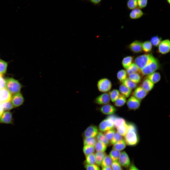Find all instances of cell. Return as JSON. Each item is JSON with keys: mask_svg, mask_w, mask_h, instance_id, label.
<instances>
[{"mask_svg": "<svg viewBox=\"0 0 170 170\" xmlns=\"http://www.w3.org/2000/svg\"><path fill=\"white\" fill-rule=\"evenodd\" d=\"M110 99L108 93H104L97 97L94 99V102L99 105H104L109 103Z\"/></svg>", "mask_w": 170, "mask_h": 170, "instance_id": "cell-7", "label": "cell"}, {"mask_svg": "<svg viewBox=\"0 0 170 170\" xmlns=\"http://www.w3.org/2000/svg\"><path fill=\"white\" fill-rule=\"evenodd\" d=\"M128 75L129 78L136 84L139 83L141 81V77L140 74L138 73H132Z\"/></svg>", "mask_w": 170, "mask_h": 170, "instance_id": "cell-30", "label": "cell"}, {"mask_svg": "<svg viewBox=\"0 0 170 170\" xmlns=\"http://www.w3.org/2000/svg\"><path fill=\"white\" fill-rule=\"evenodd\" d=\"M110 115L107 118L112 120L114 122L115 119L117 117L115 115Z\"/></svg>", "mask_w": 170, "mask_h": 170, "instance_id": "cell-53", "label": "cell"}, {"mask_svg": "<svg viewBox=\"0 0 170 170\" xmlns=\"http://www.w3.org/2000/svg\"><path fill=\"white\" fill-rule=\"evenodd\" d=\"M86 156V162L87 164H95L96 163V159L94 154L92 153Z\"/></svg>", "mask_w": 170, "mask_h": 170, "instance_id": "cell-40", "label": "cell"}, {"mask_svg": "<svg viewBox=\"0 0 170 170\" xmlns=\"http://www.w3.org/2000/svg\"><path fill=\"white\" fill-rule=\"evenodd\" d=\"M129 48L132 51L135 53H140L143 51L142 43L137 40L135 41L130 44L129 46Z\"/></svg>", "mask_w": 170, "mask_h": 170, "instance_id": "cell-17", "label": "cell"}, {"mask_svg": "<svg viewBox=\"0 0 170 170\" xmlns=\"http://www.w3.org/2000/svg\"><path fill=\"white\" fill-rule=\"evenodd\" d=\"M110 100L114 102L118 98L120 94L119 91L117 89H114L108 93Z\"/></svg>", "mask_w": 170, "mask_h": 170, "instance_id": "cell-31", "label": "cell"}, {"mask_svg": "<svg viewBox=\"0 0 170 170\" xmlns=\"http://www.w3.org/2000/svg\"><path fill=\"white\" fill-rule=\"evenodd\" d=\"M94 147L97 152H104L106 149L107 146L104 144L98 141L96 142Z\"/></svg>", "mask_w": 170, "mask_h": 170, "instance_id": "cell-32", "label": "cell"}, {"mask_svg": "<svg viewBox=\"0 0 170 170\" xmlns=\"http://www.w3.org/2000/svg\"><path fill=\"white\" fill-rule=\"evenodd\" d=\"M95 149L94 146L88 145H84L83 148V153L86 156L93 153Z\"/></svg>", "mask_w": 170, "mask_h": 170, "instance_id": "cell-35", "label": "cell"}, {"mask_svg": "<svg viewBox=\"0 0 170 170\" xmlns=\"http://www.w3.org/2000/svg\"><path fill=\"white\" fill-rule=\"evenodd\" d=\"M126 102V98L122 94H120L117 99L114 102L115 106L120 107L123 106Z\"/></svg>", "mask_w": 170, "mask_h": 170, "instance_id": "cell-25", "label": "cell"}, {"mask_svg": "<svg viewBox=\"0 0 170 170\" xmlns=\"http://www.w3.org/2000/svg\"><path fill=\"white\" fill-rule=\"evenodd\" d=\"M96 136V139L98 141L102 142L106 145L109 144V141L107 139L103 134L102 132H98Z\"/></svg>", "mask_w": 170, "mask_h": 170, "instance_id": "cell-33", "label": "cell"}, {"mask_svg": "<svg viewBox=\"0 0 170 170\" xmlns=\"http://www.w3.org/2000/svg\"></svg>", "mask_w": 170, "mask_h": 170, "instance_id": "cell-57", "label": "cell"}, {"mask_svg": "<svg viewBox=\"0 0 170 170\" xmlns=\"http://www.w3.org/2000/svg\"><path fill=\"white\" fill-rule=\"evenodd\" d=\"M143 15L142 11L137 8L132 10L130 13L129 16L132 19H136L140 18Z\"/></svg>", "mask_w": 170, "mask_h": 170, "instance_id": "cell-19", "label": "cell"}, {"mask_svg": "<svg viewBox=\"0 0 170 170\" xmlns=\"http://www.w3.org/2000/svg\"><path fill=\"white\" fill-rule=\"evenodd\" d=\"M122 139V136L117 131L115 132L113 136L110 140V143L111 144H114Z\"/></svg>", "mask_w": 170, "mask_h": 170, "instance_id": "cell-42", "label": "cell"}, {"mask_svg": "<svg viewBox=\"0 0 170 170\" xmlns=\"http://www.w3.org/2000/svg\"><path fill=\"white\" fill-rule=\"evenodd\" d=\"M127 102V106L129 108L131 109L136 110L139 107L141 101L134 96H132L128 100Z\"/></svg>", "mask_w": 170, "mask_h": 170, "instance_id": "cell-10", "label": "cell"}, {"mask_svg": "<svg viewBox=\"0 0 170 170\" xmlns=\"http://www.w3.org/2000/svg\"><path fill=\"white\" fill-rule=\"evenodd\" d=\"M115 132V130L113 129L104 132L103 134L107 139L109 141L112 139Z\"/></svg>", "mask_w": 170, "mask_h": 170, "instance_id": "cell-45", "label": "cell"}, {"mask_svg": "<svg viewBox=\"0 0 170 170\" xmlns=\"http://www.w3.org/2000/svg\"><path fill=\"white\" fill-rule=\"evenodd\" d=\"M141 87L144 90L148 92L153 88L154 84L148 79L146 78L142 82Z\"/></svg>", "mask_w": 170, "mask_h": 170, "instance_id": "cell-18", "label": "cell"}, {"mask_svg": "<svg viewBox=\"0 0 170 170\" xmlns=\"http://www.w3.org/2000/svg\"><path fill=\"white\" fill-rule=\"evenodd\" d=\"M97 142V139L95 137H85L84 139V145H90L94 146Z\"/></svg>", "mask_w": 170, "mask_h": 170, "instance_id": "cell-34", "label": "cell"}, {"mask_svg": "<svg viewBox=\"0 0 170 170\" xmlns=\"http://www.w3.org/2000/svg\"><path fill=\"white\" fill-rule=\"evenodd\" d=\"M121 166L118 161L113 162L111 167L112 170H121Z\"/></svg>", "mask_w": 170, "mask_h": 170, "instance_id": "cell-49", "label": "cell"}, {"mask_svg": "<svg viewBox=\"0 0 170 170\" xmlns=\"http://www.w3.org/2000/svg\"><path fill=\"white\" fill-rule=\"evenodd\" d=\"M12 120V114L9 111L4 112L0 116V122L6 124L11 123Z\"/></svg>", "mask_w": 170, "mask_h": 170, "instance_id": "cell-16", "label": "cell"}, {"mask_svg": "<svg viewBox=\"0 0 170 170\" xmlns=\"http://www.w3.org/2000/svg\"><path fill=\"white\" fill-rule=\"evenodd\" d=\"M5 79L2 76L0 77V90L5 88Z\"/></svg>", "mask_w": 170, "mask_h": 170, "instance_id": "cell-50", "label": "cell"}, {"mask_svg": "<svg viewBox=\"0 0 170 170\" xmlns=\"http://www.w3.org/2000/svg\"><path fill=\"white\" fill-rule=\"evenodd\" d=\"M126 124L125 120L121 117H117L114 122V127L116 128L120 127Z\"/></svg>", "mask_w": 170, "mask_h": 170, "instance_id": "cell-37", "label": "cell"}, {"mask_svg": "<svg viewBox=\"0 0 170 170\" xmlns=\"http://www.w3.org/2000/svg\"><path fill=\"white\" fill-rule=\"evenodd\" d=\"M11 101L14 107H17L21 105L24 101V99L20 92L16 93L12 97Z\"/></svg>", "mask_w": 170, "mask_h": 170, "instance_id": "cell-9", "label": "cell"}, {"mask_svg": "<svg viewBox=\"0 0 170 170\" xmlns=\"http://www.w3.org/2000/svg\"><path fill=\"white\" fill-rule=\"evenodd\" d=\"M120 153L121 152L120 151L113 149L110 152L109 156L113 162L118 161Z\"/></svg>", "mask_w": 170, "mask_h": 170, "instance_id": "cell-26", "label": "cell"}, {"mask_svg": "<svg viewBox=\"0 0 170 170\" xmlns=\"http://www.w3.org/2000/svg\"><path fill=\"white\" fill-rule=\"evenodd\" d=\"M1 104L3 110L5 111L10 110L14 107L11 100L1 103Z\"/></svg>", "mask_w": 170, "mask_h": 170, "instance_id": "cell-44", "label": "cell"}, {"mask_svg": "<svg viewBox=\"0 0 170 170\" xmlns=\"http://www.w3.org/2000/svg\"><path fill=\"white\" fill-rule=\"evenodd\" d=\"M160 66L158 61L155 58L152 62L140 70L141 74L143 76L150 74L158 69Z\"/></svg>", "mask_w": 170, "mask_h": 170, "instance_id": "cell-4", "label": "cell"}, {"mask_svg": "<svg viewBox=\"0 0 170 170\" xmlns=\"http://www.w3.org/2000/svg\"><path fill=\"white\" fill-rule=\"evenodd\" d=\"M128 131L124 137V140L126 144L130 146L136 145L138 142V138L136 128L132 123L128 124Z\"/></svg>", "mask_w": 170, "mask_h": 170, "instance_id": "cell-1", "label": "cell"}, {"mask_svg": "<svg viewBox=\"0 0 170 170\" xmlns=\"http://www.w3.org/2000/svg\"><path fill=\"white\" fill-rule=\"evenodd\" d=\"M114 127V121L110 119H107L102 121L99 126V130L101 132L113 129Z\"/></svg>", "mask_w": 170, "mask_h": 170, "instance_id": "cell-6", "label": "cell"}, {"mask_svg": "<svg viewBox=\"0 0 170 170\" xmlns=\"http://www.w3.org/2000/svg\"><path fill=\"white\" fill-rule=\"evenodd\" d=\"M113 161L109 155H106L102 160L101 165L102 168L111 166Z\"/></svg>", "mask_w": 170, "mask_h": 170, "instance_id": "cell-29", "label": "cell"}, {"mask_svg": "<svg viewBox=\"0 0 170 170\" xmlns=\"http://www.w3.org/2000/svg\"><path fill=\"white\" fill-rule=\"evenodd\" d=\"M98 133L96 126L91 125L88 127L85 130L84 135L85 137H95Z\"/></svg>", "mask_w": 170, "mask_h": 170, "instance_id": "cell-14", "label": "cell"}, {"mask_svg": "<svg viewBox=\"0 0 170 170\" xmlns=\"http://www.w3.org/2000/svg\"><path fill=\"white\" fill-rule=\"evenodd\" d=\"M161 38L157 36L152 37L150 40V42L152 45L154 46H157L161 42Z\"/></svg>", "mask_w": 170, "mask_h": 170, "instance_id": "cell-46", "label": "cell"}, {"mask_svg": "<svg viewBox=\"0 0 170 170\" xmlns=\"http://www.w3.org/2000/svg\"><path fill=\"white\" fill-rule=\"evenodd\" d=\"M142 50L145 52L150 51L152 48V45L150 42L146 41L142 43Z\"/></svg>", "mask_w": 170, "mask_h": 170, "instance_id": "cell-38", "label": "cell"}, {"mask_svg": "<svg viewBox=\"0 0 170 170\" xmlns=\"http://www.w3.org/2000/svg\"><path fill=\"white\" fill-rule=\"evenodd\" d=\"M126 146V144L125 141L123 139L114 144L113 148V149L120 151L123 149Z\"/></svg>", "mask_w": 170, "mask_h": 170, "instance_id": "cell-24", "label": "cell"}, {"mask_svg": "<svg viewBox=\"0 0 170 170\" xmlns=\"http://www.w3.org/2000/svg\"><path fill=\"white\" fill-rule=\"evenodd\" d=\"M117 132L122 136H124L128 131V127L127 123L116 128Z\"/></svg>", "mask_w": 170, "mask_h": 170, "instance_id": "cell-39", "label": "cell"}, {"mask_svg": "<svg viewBox=\"0 0 170 170\" xmlns=\"http://www.w3.org/2000/svg\"><path fill=\"white\" fill-rule=\"evenodd\" d=\"M127 74L126 70L124 69L120 70L117 73V78L120 82H122L127 78Z\"/></svg>", "mask_w": 170, "mask_h": 170, "instance_id": "cell-36", "label": "cell"}, {"mask_svg": "<svg viewBox=\"0 0 170 170\" xmlns=\"http://www.w3.org/2000/svg\"><path fill=\"white\" fill-rule=\"evenodd\" d=\"M99 110L104 114L110 115L113 114L116 110L114 106L109 103L103 105L100 107Z\"/></svg>", "mask_w": 170, "mask_h": 170, "instance_id": "cell-12", "label": "cell"}, {"mask_svg": "<svg viewBox=\"0 0 170 170\" xmlns=\"http://www.w3.org/2000/svg\"><path fill=\"white\" fill-rule=\"evenodd\" d=\"M128 170H140L135 165L132 161L130 165L128 168Z\"/></svg>", "mask_w": 170, "mask_h": 170, "instance_id": "cell-51", "label": "cell"}, {"mask_svg": "<svg viewBox=\"0 0 170 170\" xmlns=\"http://www.w3.org/2000/svg\"><path fill=\"white\" fill-rule=\"evenodd\" d=\"M97 87L99 91L103 93H106L111 89L112 83L108 78H103L99 80L97 84Z\"/></svg>", "mask_w": 170, "mask_h": 170, "instance_id": "cell-5", "label": "cell"}, {"mask_svg": "<svg viewBox=\"0 0 170 170\" xmlns=\"http://www.w3.org/2000/svg\"><path fill=\"white\" fill-rule=\"evenodd\" d=\"M2 74H1L0 73V77L2 76Z\"/></svg>", "mask_w": 170, "mask_h": 170, "instance_id": "cell-56", "label": "cell"}, {"mask_svg": "<svg viewBox=\"0 0 170 170\" xmlns=\"http://www.w3.org/2000/svg\"></svg>", "mask_w": 170, "mask_h": 170, "instance_id": "cell-58", "label": "cell"}, {"mask_svg": "<svg viewBox=\"0 0 170 170\" xmlns=\"http://www.w3.org/2000/svg\"><path fill=\"white\" fill-rule=\"evenodd\" d=\"M90 2L94 4H99L102 0H89Z\"/></svg>", "mask_w": 170, "mask_h": 170, "instance_id": "cell-52", "label": "cell"}, {"mask_svg": "<svg viewBox=\"0 0 170 170\" xmlns=\"http://www.w3.org/2000/svg\"><path fill=\"white\" fill-rule=\"evenodd\" d=\"M133 57L128 56L124 57L122 61V64L123 67L127 69L132 63Z\"/></svg>", "mask_w": 170, "mask_h": 170, "instance_id": "cell-27", "label": "cell"}, {"mask_svg": "<svg viewBox=\"0 0 170 170\" xmlns=\"http://www.w3.org/2000/svg\"><path fill=\"white\" fill-rule=\"evenodd\" d=\"M8 66L7 62L0 59V73L2 74L5 73L6 71Z\"/></svg>", "mask_w": 170, "mask_h": 170, "instance_id": "cell-43", "label": "cell"}, {"mask_svg": "<svg viewBox=\"0 0 170 170\" xmlns=\"http://www.w3.org/2000/svg\"><path fill=\"white\" fill-rule=\"evenodd\" d=\"M86 170H100L99 166L95 164H86L85 166Z\"/></svg>", "mask_w": 170, "mask_h": 170, "instance_id": "cell-47", "label": "cell"}, {"mask_svg": "<svg viewBox=\"0 0 170 170\" xmlns=\"http://www.w3.org/2000/svg\"><path fill=\"white\" fill-rule=\"evenodd\" d=\"M126 70L127 74L128 75L135 73L141 74L140 70L135 63H132Z\"/></svg>", "mask_w": 170, "mask_h": 170, "instance_id": "cell-22", "label": "cell"}, {"mask_svg": "<svg viewBox=\"0 0 170 170\" xmlns=\"http://www.w3.org/2000/svg\"><path fill=\"white\" fill-rule=\"evenodd\" d=\"M96 163L99 166L101 165V162L106 156V153L104 152H97L95 154Z\"/></svg>", "mask_w": 170, "mask_h": 170, "instance_id": "cell-21", "label": "cell"}, {"mask_svg": "<svg viewBox=\"0 0 170 170\" xmlns=\"http://www.w3.org/2000/svg\"><path fill=\"white\" fill-rule=\"evenodd\" d=\"M118 161L121 166L126 169L129 168L131 163L128 154L124 151L121 153Z\"/></svg>", "mask_w": 170, "mask_h": 170, "instance_id": "cell-8", "label": "cell"}, {"mask_svg": "<svg viewBox=\"0 0 170 170\" xmlns=\"http://www.w3.org/2000/svg\"><path fill=\"white\" fill-rule=\"evenodd\" d=\"M127 6L130 10H133L137 8L138 7L137 0H128Z\"/></svg>", "mask_w": 170, "mask_h": 170, "instance_id": "cell-41", "label": "cell"}, {"mask_svg": "<svg viewBox=\"0 0 170 170\" xmlns=\"http://www.w3.org/2000/svg\"><path fill=\"white\" fill-rule=\"evenodd\" d=\"M170 41L166 39L161 42L159 45L158 51L162 54H166L170 51Z\"/></svg>", "mask_w": 170, "mask_h": 170, "instance_id": "cell-11", "label": "cell"}, {"mask_svg": "<svg viewBox=\"0 0 170 170\" xmlns=\"http://www.w3.org/2000/svg\"><path fill=\"white\" fill-rule=\"evenodd\" d=\"M148 92L144 90L141 87L136 88L132 93L133 96L141 100L144 98L147 94Z\"/></svg>", "mask_w": 170, "mask_h": 170, "instance_id": "cell-13", "label": "cell"}, {"mask_svg": "<svg viewBox=\"0 0 170 170\" xmlns=\"http://www.w3.org/2000/svg\"><path fill=\"white\" fill-rule=\"evenodd\" d=\"M101 170H112L110 167H106L102 168Z\"/></svg>", "mask_w": 170, "mask_h": 170, "instance_id": "cell-54", "label": "cell"}, {"mask_svg": "<svg viewBox=\"0 0 170 170\" xmlns=\"http://www.w3.org/2000/svg\"><path fill=\"white\" fill-rule=\"evenodd\" d=\"M12 94L5 88L0 90V102L1 103L11 100Z\"/></svg>", "mask_w": 170, "mask_h": 170, "instance_id": "cell-15", "label": "cell"}, {"mask_svg": "<svg viewBox=\"0 0 170 170\" xmlns=\"http://www.w3.org/2000/svg\"><path fill=\"white\" fill-rule=\"evenodd\" d=\"M137 1L139 8L143 9L147 6L148 0H137Z\"/></svg>", "mask_w": 170, "mask_h": 170, "instance_id": "cell-48", "label": "cell"}, {"mask_svg": "<svg viewBox=\"0 0 170 170\" xmlns=\"http://www.w3.org/2000/svg\"><path fill=\"white\" fill-rule=\"evenodd\" d=\"M155 58L151 54H147L141 55L135 58V64L140 70L152 62Z\"/></svg>", "mask_w": 170, "mask_h": 170, "instance_id": "cell-3", "label": "cell"}, {"mask_svg": "<svg viewBox=\"0 0 170 170\" xmlns=\"http://www.w3.org/2000/svg\"><path fill=\"white\" fill-rule=\"evenodd\" d=\"M122 82V84L132 90L135 88L137 86L136 84L128 78H127Z\"/></svg>", "mask_w": 170, "mask_h": 170, "instance_id": "cell-28", "label": "cell"}, {"mask_svg": "<svg viewBox=\"0 0 170 170\" xmlns=\"http://www.w3.org/2000/svg\"><path fill=\"white\" fill-rule=\"evenodd\" d=\"M119 90L121 94L126 98L128 97L132 92V90L128 88L122 84L119 86Z\"/></svg>", "mask_w": 170, "mask_h": 170, "instance_id": "cell-23", "label": "cell"}, {"mask_svg": "<svg viewBox=\"0 0 170 170\" xmlns=\"http://www.w3.org/2000/svg\"><path fill=\"white\" fill-rule=\"evenodd\" d=\"M168 3L170 4V0H166Z\"/></svg>", "mask_w": 170, "mask_h": 170, "instance_id": "cell-55", "label": "cell"}, {"mask_svg": "<svg viewBox=\"0 0 170 170\" xmlns=\"http://www.w3.org/2000/svg\"><path fill=\"white\" fill-rule=\"evenodd\" d=\"M6 88L11 94L20 92L22 86L17 80L12 78H7L5 79Z\"/></svg>", "mask_w": 170, "mask_h": 170, "instance_id": "cell-2", "label": "cell"}, {"mask_svg": "<svg viewBox=\"0 0 170 170\" xmlns=\"http://www.w3.org/2000/svg\"><path fill=\"white\" fill-rule=\"evenodd\" d=\"M161 75L158 72H154L147 75L146 78L148 79L154 84L158 82L160 80Z\"/></svg>", "mask_w": 170, "mask_h": 170, "instance_id": "cell-20", "label": "cell"}]
</instances>
